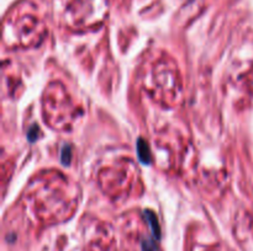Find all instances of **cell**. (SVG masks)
Masks as SVG:
<instances>
[{
    "mask_svg": "<svg viewBox=\"0 0 253 251\" xmlns=\"http://www.w3.org/2000/svg\"><path fill=\"white\" fill-rule=\"evenodd\" d=\"M145 218L147 219L148 224H150L153 236H155L156 239H159L160 228H159V224H158V219L157 217H156V214L153 213L152 211H145Z\"/></svg>",
    "mask_w": 253,
    "mask_h": 251,
    "instance_id": "cell-1",
    "label": "cell"
},
{
    "mask_svg": "<svg viewBox=\"0 0 253 251\" xmlns=\"http://www.w3.org/2000/svg\"><path fill=\"white\" fill-rule=\"evenodd\" d=\"M137 153L138 158L143 164H150L151 163V152L148 144L143 139L137 140Z\"/></svg>",
    "mask_w": 253,
    "mask_h": 251,
    "instance_id": "cell-2",
    "label": "cell"
},
{
    "mask_svg": "<svg viewBox=\"0 0 253 251\" xmlns=\"http://www.w3.org/2000/svg\"><path fill=\"white\" fill-rule=\"evenodd\" d=\"M142 251H159L157 244L152 240H143L142 241Z\"/></svg>",
    "mask_w": 253,
    "mask_h": 251,
    "instance_id": "cell-3",
    "label": "cell"
},
{
    "mask_svg": "<svg viewBox=\"0 0 253 251\" xmlns=\"http://www.w3.org/2000/svg\"><path fill=\"white\" fill-rule=\"evenodd\" d=\"M62 163L64 165H68L70 163V148L65 145L62 149Z\"/></svg>",
    "mask_w": 253,
    "mask_h": 251,
    "instance_id": "cell-4",
    "label": "cell"
}]
</instances>
